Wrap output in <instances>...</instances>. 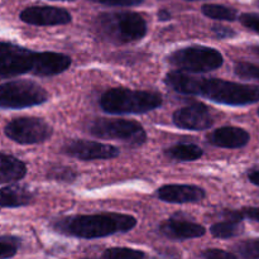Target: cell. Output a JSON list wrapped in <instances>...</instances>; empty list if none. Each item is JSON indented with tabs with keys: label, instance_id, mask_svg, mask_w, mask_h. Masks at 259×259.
Wrapping results in <instances>:
<instances>
[{
	"label": "cell",
	"instance_id": "6da1fadb",
	"mask_svg": "<svg viewBox=\"0 0 259 259\" xmlns=\"http://www.w3.org/2000/svg\"><path fill=\"white\" fill-rule=\"evenodd\" d=\"M164 83L182 95L202 96L222 105L247 106L259 103V88L248 83L199 77L185 73V71L168 72L164 77Z\"/></svg>",
	"mask_w": 259,
	"mask_h": 259
},
{
	"label": "cell",
	"instance_id": "7a4b0ae2",
	"mask_svg": "<svg viewBox=\"0 0 259 259\" xmlns=\"http://www.w3.org/2000/svg\"><path fill=\"white\" fill-rule=\"evenodd\" d=\"M51 227L60 234L89 240L131 232L137 227V219L120 212L70 215L52 220Z\"/></svg>",
	"mask_w": 259,
	"mask_h": 259
},
{
	"label": "cell",
	"instance_id": "3957f363",
	"mask_svg": "<svg viewBox=\"0 0 259 259\" xmlns=\"http://www.w3.org/2000/svg\"><path fill=\"white\" fill-rule=\"evenodd\" d=\"M94 28L101 39L114 45L138 42L148 32L146 18L136 12L101 13L95 18Z\"/></svg>",
	"mask_w": 259,
	"mask_h": 259
},
{
	"label": "cell",
	"instance_id": "277c9868",
	"mask_svg": "<svg viewBox=\"0 0 259 259\" xmlns=\"http://www.w3.org/2000/svg\"><path fill=\"white\" fill-rule=\"evenodd\" d=\"M163 104V96L156 91L132 90L113 88L104 91L99 98V106L106 114H146Z\"/></svg>",
	"mask_w": 259,
	"mask_h": 259
},
{
	"label": "cell",
	"instance_id": "5b68a950",
	"mask_svg": "<svg viewBox=\"0 0 259 259\" xmlns=\"http://www.w3.org/2000/svg\"><path fill=\"white\" fill-rule=\"evenodd\" d=\"M85 131L96 138L123 142L132 148H138L147 141V133L142 124L121 118L93 119L86 124Z\"/></svg>",
	"mask_w": 259,
	"mask_h": 259
},
{
	"label": "cell",
	"instance_id": "8992f818",
	"mask_svg": "<svg viewBox=\"0 0 259 259\" xmlns=\"http://www.w3.org/2000/svg\"><path fill=\"white\" fill-rule=\"evenodd\" d=\"M43 52L25 48L13 42L0 43V77L9 78L33 73L39 76Z\"/></svg>",
	"mask_w": 259,
	"mask_h": 259
},
{
	"label": "cell",
	"instance_id": "52a82bcc",
	"mask_svg": "<svg viewBox=\"0 0 259 259\" xmlns=\"http://www.w3.org/2000/svg\"><path fill=\"white\" fill-rule=\"evenodd\" d=\"M167 62L185 72L204 73L219 70L224 57L215 48L196 45L174 51L167 56Z\"/></svg>",
	"mask_w": 259,
	"mask_h": 259
},
{
	"label": "cell",
	"instance_id": "ba28073f",
	"mask_svg": "<svg viewBox=\"0 0 259 259\" xmlns=\"http://www.w3.org/2000/svg\"><path fill=\"white\" fill-rule=\"evenodd\" d=\"M47 90L30 80H13L0 85V108L19 110L47 103Z\"/></svg>",
	"mask_w": 259,
	"mask_h": 259
},
{
	"label": "cell",
	"instance_id": "9c48e42d",
	"mask_svg": "<svg viewBox=\"0 0 259 259\" xmlns=\"http://www.w3.org/2000/svg\"><path fill=\"white\" fill-rule=\"evenodd\" d=\"M4 134L15 143L30 146L48 141L53 136V128L42 118L18 116L5 124Z\"/></svg>",
	"mask_w": 259,
	"mask_h": 259
},
{
	"label": "cell",
	"instance_id": "30bf717a",
	"mask_svg": "<svg viewBox=\"0 0 259 259\" xmlns=\"http://www.w3.org/2000/svg\"><path fill=\"white\" fill-rule=\"evenodd\" d=\"M63 154L80 161H101V159H113L120 154L116 147L110 144L100 143L86 139H72L61 147Z\"/></svg>",
	"mask_w": 259,
	"mask_h": 259
},
{
	"label": "cell",
	"instance_id": "8fae6325",
	"mask_svg": "<svg viewBox=\"0 0 259 259\" xmlns=\"http://www.w3.org/2000/svg\"><path fill=\"white\" fill-rule=\"evenodd\" d=\"M172 121L177 128L195 132L206 131L214 124L209 106L202 103H191L177 109L172 114Z\"/></svg>",
	"mask_w": 259,
	"mask_h": 259
},
{
	"label": "cell",
	"instance_id": "7c38bea8",
	"mask_svg": "<svg viewBox=\"0 0 259 259\" xmlns=\"http://www.w3.org/2000/svg\"><path fill=\"white\" fill-rule=\"evenodd\" d=\"M19 19L25 24L37 27L66 25L72 22V15L63 8L50 5H33L19 13Z\"/></svg>",
	"mask_w": 259,
	"mask_h": 259
},
{
	"label": "cell",
	"instance_id": "4fadbf2b",
	"mask_svg": "<svg viewBox=\"0 0 259 259\" xmlns=\"http://www.w3.org/2000/svg\"><path fill=\"white\" fill-rule=\"evenodd\" d=\"M156 195L161 201L168 204H194L206 197V192L202 187L181 184L163 185L157 190Z\"/></svg>",
	"mask_w": 259,
	"mask_h": 259
},
{
	"label": "cell",
	"instance_id": "5bb4252c",
	"mask_svg": "<svg viewBox=\"0 0 259 259\" xmlns=\"http://www.w3.org/2000/svg\"><path fill=\"white\" fill-rule=\"evenodd\" d=\"M158 234L169 240H189L202 237L206 229L201 224L172 217L158 225Z\"/></svg>",
	"mask_w": 259,
	"mask_h": 259
},
{
	"label": "cell",
	"instance_id": "9a60e30c",
	"mask_svg": "<svg viewBox=\"0 0 259 259\" xmlns=\"http://www.w3.org/2000/svg\"><path fill=\"white\" fill-rule=\"evenodd\" d=\"M207 143L227 149L244 148L250 141V134L240 126L225 125L215 129L206 137Z\"/></svg>",
	"mask_w": 259,
	"mask_h": 259
},
{
	"label": "cell",
	"instance_id": "2e32d148",
	"mask_svg": "<svg viewBox=\"0 0 259 259\" xmlns=\"http://www.w3.org/2000/svg\"><path fill=\"white\" fill-rule=\"evenodd\" d=\"M34 200V194L20 185H9L3 186L0 190V206L3 209H15L32 204Z\"/></svg>",
	"mask_w": 259,
	"mask_h": 259
},
{
	"label": "cell",
	"instance_id": "e0dca14e",
	"mask_svg": "<svg viewBox=\"0 0 259 259\" xmlns=\"http://www.w3.org/2000/svg\"><path fill=\"white\" fill-rule=\"evenodd\" d=\"M27 175V166L23 161L12 154L0 156V184H12L23 180Z\"/></svg>",
	"mask_w": 259,
	"mask_h": 259
},
{
	"label": "cell",
	"instance_id": "ac0fdd59",
	"mask_svg": "<svg viewBox=\"0 0 259 259\" xmlns=\"http://www.w3.org/2000/svg\"><path fill=\"white\" fill-rule=\"evenodd\" d=\"M163 154L172 161L192 162L197 161L204 156V149L195 143L181 142V143H176L164 149Z\"/></svg>",
	"mask_w": 259,
	"mask_h": 259
},
{
	"label": "cell",
	"instance_id": "d6986e66",
	"mask_svg": "<svg viewBox=\"0 0 259 259\" xmlns=\"http://www.w3.org/2000/svg\"><path fill=\"white\" fill-rule=\"evenodd\" d=\"M210 233L212 237L218 239H232L244 233V225H243V222L225 219L223 222L212 224L210 227Z\"/></svg>",
	"mask_w": 259,
	"mask_h": 259
},
{
	"label": "cell",
	"instance_id": "ffe728a7",
	"mask_svg": "<svg viewBox=\"0 0 259 259\" xmlns=\"http://www.w3.org/2000/svg\"><path fill=\"white\" fill-rule=\"evenodd\" d=\"M201 13L205 17L215 20H225V22H234L238 19V12L234 8L227 7L222 4H205L202 5Z\"/></svg>",
	"mask_w": 259,
	"mask_h": 259
},
{
	"label": "cell",
	"instance_id": "44dd1931",
	"mask_svg": "<svg viewBox=\"0 0 259 259\" xmlns=\"http://www.w3.org/2000/svg\"><path fill=\"white\" fill-rule=\"evenodd\" d=\"M77 172L72 167L63 166V164H52L46 174L48 180L62 182V184H73L77 180Z\"/></svg>",
	"mask_w": 259,
	"mask_h": 259
},
{
	"label": "cell",
	"instance_id": "7402d4cb",
	"mask_svg": "<svg viewBox=\"0 0 259 259\" xmlns=\"http://www.w3.org/2000/svg\"><path fill=\"white\" fill-rule=\"evenodd\" d=\"M232 252H234L238 258L259 259V238H249L235 243L232 247Z\"/></svg>",
	"mask_w": 259,
	"mask_h": 259
},
{
	"label": "cell",
	"instance_id": "603a6c76",
	"mask_svg": "<svg viewBox=\"0 0 259 259\" xmlns=\"http://www.w3.org/2000/svg\"><path fill=\"white\" fill-rule=\"evenodd\" d=\"M146 257L147 254L142 250L126 247L108 248L101 253V258L105 259H142Z\"/></svg>",
	"mask_w": 259,
	"mask_h": 259
},
{
	"label": "cell",
	"instance_id": "cb8c5ba5",
	"mask_svg": "<svg viewBox=\"0 0 259 259\" xmlns=\"http://www.w3.org/2000/svg\"><path fill=\"white\" fill-rule=\"evenodd\" d=\"M22 240L14 235H2L0 237V259L14 257L20 249Z\"/></svg>",
	"mask_w": 259,
	"mask_h": 259
},
{
	"label": "cell",
	"instance_id": "d4e9b609",
	"mask_svg": "<svg viewBox=\"0 0 259 259\" xmlns=\"http://www.w3.org/2000/svg\"><path fill=\"white\" fill-rule=\"evenodd\" d=\"M234 72L239 77L248 78V80H254L259 82V63L240 61V62L235 63Z\"/></svg>",
	"mask_w": 259,
	"mask_h": 259
},
{
	"label": "cell",
	"instance_id": "484cf974",
	"mask_svg": "<svg viewBox=\"0 0 259 259\" xmlns=\"http://www.w3.org/2000/svg\"><path fill=\"white\" fill-rule=\"evenodd\" d=\"M199 257L205 259H235L238 258V255L234 252H228V250L218 249V248H209V249H205L204 252L200 253Z\"/></svg>",
	"mask_w": 259,
	"mask_h": 259
},
{
	"label": "cell",
	"instance_id": "4316f807",
	"mask_svg": "<svg viewBox=\"0 0 259 259\" xmlns=\"http://www.w3.org/2000/svg\"><path fill=\"white\" fill-rule=\"evenodd\" d=\"M239 20L247 29L259 34V14L257 13H244L240 15Z\"/></svg>",
	"mask_w": 259,
	"mask_h": 259
},
{
	"label": "cell",
	"instance_id": "83f0119b",
	"mask_svg": "<svg viewBox=\"0 0 259 259\" xmlns=\"http://www.w3.org/2000/svg\"><path fill=\"white\" fill-rule=\"evenodd\" d=\"M211 32L214 33L215 37L219 38V39H229V38H234L235 35H237V32H235L233 28L222 24L212 25Z\"/></svg>",
	"mask_w": 259,
	"mask_h": 259
},
{
	"label": "cell",
	"instance_id": "f1b7e54d",
	"mask_svg": "<svg viewBox=\"0 0 259 259\" xmlns=\"http://www.w3.org/2000/svg\"><path fill=\"white\" fill-rule=\"evenodd\" d=\"M90 2L106 7H136L142 4L144 0H90Z\"/></svg>",
	"mask_w": 259,
	"mask_h": 259
},
{
	"label": "cell",
	"instance_id": "f546056e",
	"mask_svg": "<svg viewBox=\"0 0 259 259\" xmlns=\"http://www.w3.org/2000/svg\"><path fill=\"white\" fill-rule=\"evenodd\" d=\"M245 219L253 220V222L259 223V206L258 207H244L242 210Z\"/></svg>",
	"mask_w": 259,
	"mask_h": 259
},
{
	"label": "cell",
	"instance_id": "4dcf8cb0",
	"mask_svg": "<svg viewBox=\"0 0 259 259\" xmlns=\"http://www.w3.org/2000/svg\"><path fill=\"white\" fill-rule=\"evenodd\" d=\"M248 180L250 184L259 186V168H253L248 171Z\"/></svg>",
	"mask_w": 259,
	"mask_h": 259
},
{
	"label": "cell",
	"instance_id": "1f68e13d",
	"mask_svg": "<svg viewBox=\"0 0 259 259\" xmlns=\"http://www.w3.org/2000/svg\"><path fill=\"white\" fill-rule=\"evenodd\" d=\"M157 17H158L159 22H168V20H171L172 14L167 9H159L157 13Z\"/></svg>",
	"mask_w": 259,
	"mask_h": 259
},
{
	"label": "cell",
	"instance_id": "d6a6232c",
	"mask_svg": "<svg viewBox=\"0 0 259 259\" xmlns=\"http://www.w3.org/2000/svg\"><path fill=\"white\" fill-rule=\"evenodd\" d=\"M250 51H252L253 53H255V55L259 56V45L258 46H252V47H250Z\"/></svg>",
	"mask_w": 259,
	"mask_h": 259
},
{
	"label": "cell",
	"instance_id": "836d02e7",
	"mask_svg": "<svg viewBox=\"0 0 259 259\" xmlns=\"http://www.w3.org/2000/svg\"><path fill=\"white\" fill-rule=\"evenodd\" d=\"M56 2H72V0H56Z\"/></svg>",
	"mask_w": 259,
	"mask_h": 259
},
{
	"label": "cell",
	"instance_id": "e575fe53",
	"mask_svg": "<svg viewBox=\"0 0 259 259\" xmlns=\"http://www.w3.org/2000/svg\"><path fill=\"white\" fill-rule=\"evenodd\" d=\"M255 4H257V7H259V0H257V3H255Z\"/></svg>",
	"mask_w": 259,
	"mask_h": 259
},
{
	"label": "cell",
	"instance_id": "d590c367",
	"mask_svg": "<svg viewBox=\"0 0 259 259\" xmlns=\"http://www.w3.org/2000/svg\"><path fill=\"white\" fill-rule=\"evenodd\" d=\"M186 2H196V0H186Z\"/></svg>",
	"mask_w": 259,
	"mask_h": 259
},
{
	"label": "cell",
	"instance_id": "8d00e7d4",
	"mask_svg": "<svg viewBox=\"0 0 259 259\" xmlns=\"http://www.w3.org/2000/svg\"><path fill=\"white\" fill-rule=\"evenodd\" d=\"M257 114H258V116H259V108H258V110H257Z\"/></svg>",
	"mask_w": 259,
	"mask_h": 259
}]
</instances>
